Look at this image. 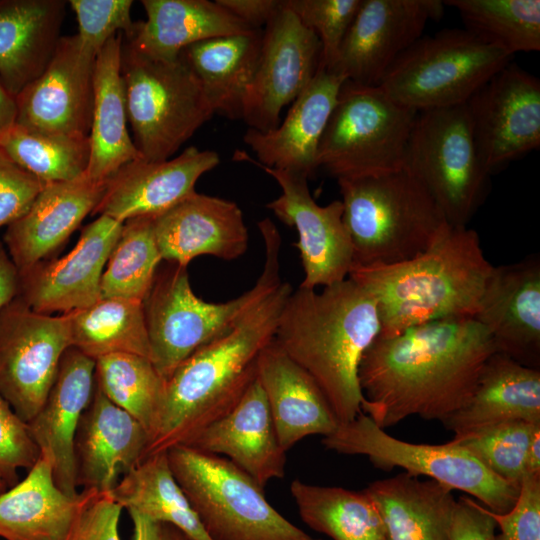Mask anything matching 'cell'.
I'll use <instances>...</instances> for the list:
<instances>
[{
	"label": "cell",
	"instance_id": "obj_1",
	"mask_svg": "<svg viewBox=\"0 0 540 540\" xmlns=\"http://www.w3.org/2000/svg\"><path fill=\"white\" fill-rule=\"evenodd\" d=\"M494 352L489 332L472 317L378 336L358 369L361 411L383 429L411 416L442 423L469 401Z\"/></svg>",
	"mask_w": 540,
	"mask_h": 540
},
{
	"label": "cell",
	"instance_id": "obj_2",
	"mask_svg": "<svg viewBox=\"0 0 540 540\" xmlns=\"http://www.w3.org/2000/svg\"><path fill=\"white\" fill-rule=\"evenodd\" d=\"M292 291L289 283L278 282L243 313L231 330L195 351L175 369L165 381L143 459L186 444L238 403L256 379L259 355L274 339Z\"/></svg>",
	"mask_w": 540,
	"mask_h": 540
},
{
	"label": "cell",
	"instance_id": "obj_3",
	"mask_svg": "<svg viewBox=\"0 0 540 540\" xmlns=\"http://www.w3.org/2000/svg\"><path fill=\"white\" fill-rule=\"evenodd\" d=\"M379 333L374 298L347 278L321 292L302 287L292 291L274 340L315 380L340 425L362 413L358 369Z\"/></svg>",
	"mask_w": 540,
	"mask_h": 540
},
{
	"label": "cell",
	"instance_id": "obj_4",
	"mask_svg": "<svg viewBox=\"0 0 540 540\" xmlns=\"http://www.w3.org/2000/svg\"><path fill=\"white\" fill-rule=\"evenodd\" d=\"M493 265L478 233L448 225L437 241L417 257L394 265L353 264L348 278L374 298L379 337L409 327L477 314Z\"/></svg>",
	"mask_w": 540,
	"mask_h": 540
},
{
	"label": "cell",
	"instance_id": "obj_5",
	"mask_svg": "<svg viewBox=\"0 0 540 540\" xmlns=\"http://www.w3.org/2000/svg\"><path fill=\"white\" fill-rule=\"evenodd\" d=\"M265 245L263 271L248 291L224 303L197 297L186 266L167 262L158 270L144 301L150 360L166 381L175 369L201 347L225 335L243 313L280 279L281 237L276 225L258 222Z\"/></svg>",
	"mask_w": 540,
	"mask_h": 540
},
{
	"label": "cell",
	"instance_id": "obj_6",
	"mask_svg": "<svg viewBox=\"0 0 540 540\" xmlns=\"http://www.w3.org/2000/svg\"><path fill=\"white\" fill-rule=\"evenodd\" d=\"M337 181L355 264L409 261L428 250L449 225L432 195L406 167Z\"/></svg>",
	"mask_w": 540,
	"mask_h": 540
},
{
	"label": "cell",
	"instance_id": "obj_7",
	"mask_svg": "<svg viewBox=\"0 0 540 540\" xmlns=\"http://www.w3.org/2000/svg\"><path fill=\"white\" fill-rule=\"evenodd\" d=\"M171 471L213 540H320L291 523L263 488L225 457L186 445L167 450Z\"/></svg>",
	"mask_w": 540,
	"mask_h": 540
},
{
	"label": "cell",
	"instance_id": "obj_8",
	"mask_svg": "<svg viewBox=\"0 0 540 540\" xmlns=\"http://www.w3.org/2000/svg\"><path fill=\"white\" fill-rule=\"evenodd\" d=\"M121 72L133 142L147 161H163L215 114L183 55L155 59L122 44Z\"/></svg>",
	"mask_w": 540,
	"mask_h": 540
},
{
	"label": "cell",
	"instance_id": "obj_9",
	"mask_svg": "<svg viewBox=\"0 0 540 540\" xmlns=\"http://www.w3.org/2000/svg\"><path fill=\"white\" fill-rule=\"evenodd\" d=\"M417 114L395 102L380 86L345 80L319 143L318 168L337 180L404 168Z\"/></svg>",
	"mask_w": 540,
	"mask_h": 540
},
{
	"label": "cell",
	"instance_id": "obj_10",
	"mask_svg": "<svg viewBox=\"0 0 540 540\" xmlns=\"http://www.w3.org/2000/svg\"><path fill=\"white\" fill-rule=\"evenodd\" d=\"M322 444L343 455H361L383 471L400 468L415 477L424 476L449 489L476 498L495 513H506L515 504L520 484L508 482L490 471L463 446L418 444L388 434L367 415L360 413L352 421L340 424Z\"/></svg>",
	"mask_w": 540,
	"mask_h": 540
},
{
	"label": "cell",
	"instance_id": "obj_11",
	"mask_svg": "<svg viewBox=\"0 0 540 540\" xmlns=\"http://www.w3.org/2000/svg\"><path fill=\"white\" fill-rule=\"evenodd\" d=\"M512 57L465 29H444L403 51L379 86L418 112L462 105Z\"/></svg>",
	"mask_w": 540,
	"mask_h": 540
},
{
	"label": "cell",
	"instance_id": "obj_12",
	"mask_svg": "<svg viewBox=\"0 0 540 540\" xmlns=\"http://www.w3.org/2000/svg\"><path fill=\"white\" fill-rule=\"evenodd\" d=\"M405 167L453 227H467L490 191L491 174L478 154L465 104L418 112Z\"/></svg>",
	"mask_w": 540,
	"mask_h": 540
},
{
	"label": "cell",
	"instance_id": "obj_13",
	"mask_svg": "<svg viewBox=\"0 0 540 540\" xmlns=\"http://www.w3.org/2000/svg\"><path fill=\"white\" fill-rule=\"evenodd\" d=\"M70 347L64 314L35 312L18 296L0 312V395L25 423L46 400Z\"/></svg>",
	"mask_w": 540,
	"mask_h": 540
},
{
	"label": "cell",
	"instance_id": "obj_14",
	"mask_svg": "<svg viewBox=\"0 0 540 540\" xmlns=\"http://www.w3.org/2000/svg\"><path fill=\"white\" fill-rule=\"evenodd\" d=\"M478 154L492 175L540 147V80L509 62L465 103Z\"/></svg>",
	"mask_w": 540,
	"mask_h": 540
},
{
	"label": "cell",
	"instance_id": "obj_15",
	"mask_svg": "<svg viewBox=\"0 0 540 540\" xmlns=\"http://www.w3.org/2000/svg\"><path fill=\"white\" fill-rule=\"evenodd\" d=\"M233 159L255 164L281 187V196L267 203L266 207L281 222L295 227L298 232L299 240L295 247L300 252L305 274L299 287L315 289L347 279L354 256L351 237L343 220L341 200L321 206L310 193L308 178L266 167L244 151L237 150Z\"/></svg>",
	"mask_w": 540,
	"mask_h": 540
},
{
	"label": "cell",
	"instance_id": "obj_16",
	"mask_svg": "<svg viewBox=\"0 0 540 540\" xmlns=\"http://www.w3.org/2000/svg\"><path fill=\"white\" fill-rule=\"evenodd\" d=\"M317 35L282 2L262 30L255 75L247 91L242 120L260 132L280 124L284 106L293 102L314 78L321 59Z\"/></svg>",
	"mask_w": 540,
	"mask_h": 540
},
{
	"label": "cell",
	"instance_id": "obj_17",
	"mask_svg": "<svg viewBox=\"0 0 540 540\" xmlns=\"http://www.w3.org/2000/svg\"><path fill=\"white\" fill-rule=\"evenodd\" d=\"M443 12L439 0H362L327 71L379 86L396 58L422 37L428 21L440 19Z\"/></svg>",
	"mask_w": 540,
	"mask_h": 540
},
{
	"label": "cell",
	"instance_id": "obj_18",
	"mask_svg": "<svg viewBox=\"0 0 540 540\" xmlns=\"http://www.w3.org/2000/svg\"><path fill=\"white\" fill-rule=\"evenodd\" d=\"M123 223L99 215L86 225L66 255L43 260L19 273L21 298L33 311L62 314L86 308L101 298V278Z\"/></svg>",
	"mask_w": 540,
	"mask_h": 540
},
{
	"label": "cell",
	"instance_id": "obj_19",
	"mask_svg": "<svg viewBox=\"0 0 540 540\" xmlns=\"http://www.w3.org/2000/svg\"><path fill=\"white\" fill-rule=\"evenodd\" d=\"M95 60L77 34L61 36L44 72L15 97V122L51 133L89 136Z\"/></svg>",
	"mask_w": 540,
	"mask_h": 540
},
{
	"label": "cell",
	"instance_id": "obj_20",
	"mask_svg": "<svg viewBox=\"0 0 540 540\" xmlns=\"http://www.w3.org/2000/svg\"><path fill=\"white\" fill-rule=\"evenodd\" d=\"M496 352L540 369V258L493 266L474 317Z\"/></svg>",
	"mask_w": 540,
	"mask_h": 540
},
{
	"label": "cell",
	"instance_id": "obj_21",
	"mask_svg": "<svg viewBox=\"0 0 540 540\" xmlns=\"http://www.w3.org/2000/svg\"><path fill=\"white\" fill-rule=\"evenodd\" d=\"M219 162L218 153L195 146L163 161H131L110 177L92 214L122 223L159 216L195 193L198 179Z\"/></svg>",
	"mask_w": 540,
	"mask_h": 540
},
{
	"label": "cell",
	"instance_id": "obj_22",
	"mask_svg": "<svg viewBox=\"0 0 540 540\" xmlns=\"http://www.w3.org/2000/svg\"><path fill=\"white\" fill-rule=\"evenodd\" d=\"M148 439L143 425L111 402L95 384L73 442L76 486L111 492L142 461Z\"/></svg>",
	"mask_w": 540,
	"mask_h": 540
},
{
	"label": "cell",
	"instance_id": "obj_23",
	"mask_svg": "<svg viewBox=\"0 0 540 540\" xmlns=\"http://www.w3.org/2000/svg\"><path fill=\"white\" fill-rule=\"evenodd\" d=\"M154 234L162 260L186 267L201 255L237 259L249 240L237 203L197 192L154 217Z\"/></svg>",
	"mask_w": 540,
	"mask_h": 540
},
{
	"label": "cell",
	"instance_id": "obj_24",
	"mask_svg": "<svg viewBox=\"0 0 540 540\" xmlns=\"http://www.w3.org/2000/svg\"><path fill=\"white\" fill-rule=\"evenodd\" d=\"M95 388V360L74 347L63 354L55 381L36 415L27 423L40 456L47 459L57 487L78 495L73 442L80 418Z\"/></svg>",
	"mask_w": 540,
	"mask_h": 540
},
{
	"label": "cell",
	"instance_id": "obj_25",
	"mask_svg": "<svg viewBox=\"0 0 540 540\" xmlns=\"http://www.w3.org/2000/svg\"><path fill=\"white\" fill-rule=\"evenodd\" d=\"M107 182L84 175L44 184L27 211L7 226L2 240L19 273L45 260L67 241L93 213Z\"/></svg>",
	"mask_w": 540,
	"mask_h": 540
},
{
	"label": "cell",
	"instance_id": "obj_26",
	"mask_svg": "<svg viewBox=\"0 0 540 540\" xmlns=\"http://www.w3.org/2000/svg\"><path fill=\"white\" fill-rule=\"evenodd\" d=\"M345 80L319 68L274 130L260 132L248 128L243 141L255 153V161L310 178L318 168L319 143Z\"/></svg>",
	"mask_w": 540,
	"mask_h": 540
},
{
	"label": "cell",
	"instance_id": "obj_27",
	"mask_svg": "<svg viewBox=\"0 0 540 540\" xmlns=\"http://www.w3.org/2000/svg\"><path fill=\"white\" fill-rule=\"evenodd\" d=\"M184 445L226 456L262 487L285 474L286 451L279 443L265 393L257 378L228 413Z\"/></svg>",
	"mask_w": 540,
	"mask_h": 540
},
{
	"label": "cell",
	"instance_id": "obj_28",
	"mask_svg": "<svg viewBox=\"0 0 540 540\" xmlns=\"http://www.w3.org/2000/svg\"><path fill=\"white\" fill-rule=\"evenodd\" d=\"M256 378L265 393L279 443L286 452L307 436L325 437L339 426L318 384L274 339L259 355Z\"/></svg>",
	"mask_w": 540,
	"mask_h": 540
},
{
	"label": "cell",
	"instance_id": "obj_29",
	"mask_svg": "<svg viewBox=\"0 0 540 540\" xmlns=\"http://www.w3.org/2000/svg\"><path fill=\"white\" fill-rule=\"evenodd\" d=\"M64 0H0V81L16 97L51 61Z\"/></svg>",
	"mask_w": 540,
	"mask_h": 540
},
{
	"label": "cell",
	"instance_id": "obj_30",
	"mask_svg": "<svg viewBox=\"0 0 540 540\" xmlns=\"http://www.w3.org/2000/svg\"><path fill=\"white\" fill-rule=\"evenodd\" d=\"M141 4L147 18L134 23L125 44L155 59L172 60L194 43L256 30L216 1L142 0Z\"/></svg>",
	"mask_w": 540,
	"mask_h": 540
},
{
	"label": "cell",
	"instance_id": "obj_31",
	"mask_svg": "<svg viewBox=\"0 0 540 540\" xmlns=\"http://www.w3.org/2000/svg\"><path fill=\"white\" fill-rule=\"evenodd\" d=\"M517 420L540 423V369L494 352L485 362L469 401L442 424L458 436Z\"/></svg>",
	"mask_w": 540,
	"mask_h": 540
},
{
	"label": "cell",
	"instance_id": "obj_32",
	"mask_svg": "<svg viewBox=\"0 0 540 540\" xmlns=\"http://www.w3.org/2000/svg\"><path fill=\"white\" fill-rule=\"evenodd\" d=\"M122 33L111 38L96 56L93 111L86 176L107 182L125 164L142 159L127 129V104L121 72Z\"/></svg>",
	"mask_w": 540,
	"mask_h": 540
},
{
	"label": "cell",
	"instance_id": "obj_33",
	"mask_svg": "<svg viewBox=\"0 0 540 540\" xmlns=\"http://www.w3.org/2000/svg\"><path fill=\"white\" fill-rule=\"evenodd\" d=\"M377 506L386 540H451L453 491L405 472L364 489Z\"/></svg>",
	"mask_w": 540,
	"mask_h": 540
},
{
	"label": "cell",
	"instance_id": "obj_34",
	"mask_svg": "<svg viewBox=\"0 0 540 540\" xmlns=\"http://www.w3.org/2000/svg\"><path fill=\"white\" fill-rule=\"evenodd\" d=\"M262 30L194 43L181 54L198 77L215 114L242 119L247 91L256 72Z\"/></svg>",
	"mask_w": 540,
	"mask_h": 540
},
{
	"label": "cell",
	"instance_id": "obj_35",
	"mask_svg": "<svg viewBox=\"0 0 540 540\" xmlns=\"http://www.w3.org/2000/svg\"><path fill=\"white\" fill-rule=\"evenodd\" d=\"M79 493L70 497L54 482L47 459L39 456L27 476L0 495V538L67 540Z\"/></svg>",
	"mask_w": 540,
	"mask_h": 540
},
{
	"label": "cell",
	"instance_id": "obj_36",
	"mask_svg": "<svg viewBox=\"0 0 540 540\" xmlns=\"http://www.w3.org/2000/svg\"><path fill=\"white\" fill-rule=\"evenodd\" d=\"M110 493L128 512L169 523L190 540H213L176 481L167 451L144 458Z\"/></svg>",
	"mask_w": 540,
	"mask_h": 540
},
{
	"label": "cell",
	"instance_id": "obj_37",
	"mask_svg": "<svg viewBox=\"0 0 540 540\" xmlns=\"http://www.w3.org/2000/svg\"><path fill=\"white\" fill-rule=\"evenodd\" d=\"M64 315L71 347L93 360L112 353H133L150 359L144 302L100 298Z\"/></svg>",
	"mask_w": 540,
	"mask_h": 540
},
{
	"label": "cell",
	"instance_id": "obj_38",
	"mask_svg": "<svg viewBox=\"0 0 540 540\" xmlns=\"http://www.w3.org/2000/svg\"><path fill=\"white\" fill-rule=\"evenodd\" d=\"M290 492L302 521L332 540H386L380 512L370 495L295 479Z\"/></svg>",
	"mask_w": 540,
	"mask_h": 540
},
{
	"label": "cell",
	"instance_id": "obj_39",
	"mask_svg": "<svg viewBox=\"0 0 540 540\" xmlns=\"http://www.w3.org/2000/svg\"><path fill=\"white\" fill-rule=\"evenodd\" d=\"M0 150L43 184L86 175L89 136L51 133L14 123L0 135Z\"/></svg>",
	"mask_w": 540,
	"mask_h": 540
},
{
	"label": "cell",
	"instance_id": "obj_40",
	"mask_svg": "<svg viewBox=\"0 0 540 540\" xmlns=\"http://www.w3.org/2000/svg\"><path fill=\"white\" fill-rule=\"evenodd\" d=\"M465 30L510 55L540 50L539 0H448Z\"/></svg>",
	"mask_w": 540,
	"mask_h": 540
},
{
	"label": "cell",
	"instance_id": "obj_41",
	"mask_svg": "<svg viewBox=\"0 0 540 540\" xmlns=\"http://www.w3.org/2000/svg\"><path fill=\"white\" fill-rule=\"evenodd\" d=\"M161 261L154 234V217L125 221L102 274L101 298L144 302Z\"/></svg>",
	"mask_w": 540,
	"mask_h": 540
},
{
	"label": "cell",
	"instance_id": "obj_42",
	"mask_svg": "<svg viewBox=\"0 0 540 540\" xmlns=\"http://www.w3.org/2000/svg\"><path fill=\"white\" fill-rule=\"evenodd\" d=\"M95 384L115 405L147 430L154 426L165 389V380L147 357L112 353L95 360Z\"/></svg>",
	"mask_w": 540,
	"mask_h": 540
},
{
	"label": "cell",
	"instance_id": "obj_43",
	"mask_svg": "<svg viewBox=\"0 0 540 540\" xmlns=\"http://www.w3.org/2000/svg\"><path fill=\"white\" fill-rule=\"evenodd\" d=\"M540 423L507 421L454 436L463 446L501 479L518 483L526 475V457L535 429Z\"/></svg>",
	"mask_w": 540,
	"mask_h": 540
},
{
	"label": "cell",
	"instance_id": "obj_44",
	"mask_svg": "<svg viewBox=\"0 0 540 540\" xmlns=\"http://www.w3.org/2000/svg\"><path fill=\"white\" fill-rule=\"evenodd\" d=\"M362 0H285V5L301 23L312 30L321 43L319 68L328 70L354 20Z\"/></svg>",
	"mask_w": 540,
	"mask_h": 540
},
{
	"label": "cell",
	"instance_id": "obj_45",
	"mask_svg": "<svg viewBox=\"0 0 540 540\" xmlns=\"http://www.w3.org/2000/svg\"><path fill=\"white\" fill-rule=\"evenodd\" d=\"M78 22L82 48L97 56L103 46L121 32L127 37L133 30L132 0H70Z\"/></svg>",
	"mask_w": 540,
	"mask_h": 540
},
{
	"label": "cell",
	"instance_id": "obj_46",
	"mask_svg": "<svg viewBox=\"0 0 540 540\" xmlns=\"http://www.w3.org/2000/svg\"><path fill=\"white\" fill-rule=\"evenodd\" d=\"M40 456L27 423L21 420L0 395V478L11 488L19 482L18 470L27 471Z\"/></svg>",
	"mask_w": 540,
	"mask_h": 540
},
{
	"label": "cell",
	"instance_id": "obj_47",
	"mask_svg": "<svg viewBox=\"0 0 540 540\" xmlns=\"http://www.w3.org/2000/svg\"><path fill=\"white\" fill-rule=\"evenodd\" d=\"M122 509L110 492L82 490L67 540H120Z\"/></svg>",
	"mask_w": 540,
	"mask_h": 540
},
{
	"label": "cell",
	"instance_id": "obj_48",
	"mask_svg": "<svg viewBox=\"0 0 540 540\" xmlns=\"http://www.w3.org/2000/svg\"><path fill=\"white\" fill-rule=\"evenodd\" d=\"M489 513L500 529L495 540H540V475L522 478L516 502L508 512Z\"/></svg>",
	"mask_w": 540,
	"mask_h": 540
},
{
	"label": "cell",
	"instance_id": "obj_49",
	"mask_svg": "<svg viewBox=\"0 0 540 540\" xmlns=\"http://www.w3.org/2000/svg\"><path fill=\"white\" fill-rule=\"evenodd\" d=\"M43 186L0 150V227L23 215Z\"/></svg>",
	"mask_w": 540,
	"mask_h": 540
},
{
	"label": "cell",
	"instance_id": "obj_50",
	"mask_svg": "<svg viewBox=\"0 0 540 540\" xmlns=\"http://www.w3.org/2000/svg\"><path fill=\"white\" fill-rule=\"evenodd\" d=\"M496 523L489 510L467 496H461L454 508L451 540H495Z\"/></svg>",
	"mask_w": 540,
	"mask_h": 540
},
{
	"label": "cell",
	"instance_id": "obj_51",
	"mask_svg": "<svg viewBox=\"0 0 540 540\" xmlns=\"http://www.w3.org/2000/svg\"><path fill=\"white\" fill-rule=\"evenodd\" d=\"M283 0H216L220 6L253 29H261L282 6Z\"/></svg>",
	"mask_w": 540,
	"mask_h": 540
},
{
	"label": "cell",
	"instance_id": "obj_52",
	"mask_svg": "<svg viewBox=\"0 0 540 540\" xmlns=\"http://www.w3.org/2000/svg\"><path fill=\"white\" fill-rule=\"evenodd\" d=\"M133 523V540H190L177 527L128 512Z\"/></svg>",
	"mask_w": 540,
	"mask_h": 540
},
{
	"label": "cell",
	"instance_id": "obj_53",
	"mask_svg": "<svg viewBox=\"0 0 540 540\" xmlns=\"http://www.w3.org/2000/svg\"><path fill=\"white\" fill-rule=\"evenodd\" d=\"M19 292V271L0 239V312Z\"/></svg>",
	"mask_w": 540,
	"mask_h": 540
},
{
	"label": "cell",
	"instance_id": "obj_54",
	"mask_svg": "<svg viewBox=\"0 0 540 540\" xmlns=\"http://www.w3.org/2000/svg\"><path fill=\"white\" fill-rule=\"evenodd\" d=\"M16 115L15 97L6 90L0 81V135L15 123Z\"/></svg>",
	"mask_w": 540,
	"mask_h": 540
},
{
	"label": "cell",
	"instance_id": "obj_55",
	"mask_svg": "<svg viewBox=\"0 0 540 540\" xmlns=\"http://www.w3.org/2000/svg\"><path fill=\"white\" fill-rule=\"evenodd\" d=\"M526 475H540V426L535 429L528 447Z\"/></svg>",
	"mask_w": 540,
	"mask_h": 540
},
{
	"label": "cell",
	"instance_id": "obj_56",
	"mask_svg": "<svg viewBox=\"0 0 540 540\" xmlns=\"http://www.w3.org/2000/svg\"><path fill=\"white\" fill-rule=\"evenodd\" d=\"M7 490L6 483L0 478V495Z\"/></svg>",
	"mask_w": 540,
	"mask_h": 540
}]
</instances>
